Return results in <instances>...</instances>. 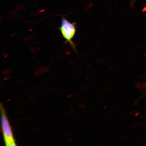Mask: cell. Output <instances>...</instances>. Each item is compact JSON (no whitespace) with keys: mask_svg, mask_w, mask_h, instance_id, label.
Here are the masks:
<instances>
[{"mask_svg":"<svg viewBox=\"0 0 146 146\" xmlns=\"http://www.w3.org/2000/svg\"><path fill=\"white\" fill-rule=\"evenodd\" d=\"M1 124L3 138L5 145L8 146H16L13 134L10 123L7 118L5 110L1 104Z\"/></svg>","mask_w":146,"mask_h":146,"instance_id":"1","label":"cell"},{"mask_svg":"<svg viewBox=\"0 0 146 146\" xmlns=\"http://www.w3.org/2000/svg\"><path fill=\"white\" fill-rule=\"evenodd\" d=\"M76 28L75 23H71L65 18L62 19L60 30L63 37L74 49H75L76 47L72 40L76 33Z\"/></svg>","mask_w":146,"mask_h":146,"instance_id":"2","label":"cell"},{"mask_svg":"<svg viewBox=\"0 0 146 146\" xmlns=\"http://www.w3.org/2000/svg\"><path fill=\"white\" fill-rule=\"evenodd\" d=\"M136 1V0H132L131 3V5H133L135 2Z\"/></svg>","mask_w":146,"mask_h":146,"instance_id":"3","label":"cell"}]
</instances>
